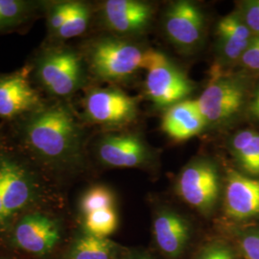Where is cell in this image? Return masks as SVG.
I'll return each mask as SVG.
<instances>
[{
  "instance_id": "cell-1",
  "label": "cell",
  "mask_w": 259,
  "mask_h": 259,
  "mask_svg": "<svg viewBox=\"0 0 259 259\" xmlns=\"http://www.w3.org/2000/svg\"><path fill=\"white\" fill-rule=\"evenodd\" d=\"M27 148L46 164L62 167L77 159L81 132L71 111L61 103L30 114L22 129Z\"/></svg>"
},
{
  "instance_id": "cell-2",
  "label": "cell",
  "mask_w": 259,
  "mask_h": 259,
  "mask_svg": "<svg viewBox=\"0 0 259 259\" xmlns=\"http://www.w3.org/2000/svg\"><path fill=\"white\" fill-rule=\"evenodd\" d=\"M142 68L146 75V93L158 108L168 109L186 100L193 84L186 75L163 53L150 49L144 52Z\"/></svg>"
},
{
  "instance_id": "cell-3",
  "label": "cell",
  "mask_w": 259,
  "mask_h": 259,
  "mask_svg": "<svg viewBox=\"0 0 259 259\" xmlns=\"http://www.w3.org/2000/svg\"><path fill=\"white\" fill-rule=\"evenodd\" d=\"M144 52L118 37L96 40L89 50V63L93 74L107 82H119L131 77L142 66Z\"/></svg>"
},
{
  "instance_id": "cell-4",
  "label": "cell",
  "mask_w": 259,
  "mask_h": 259,
  "mask_svg": "<svg viewBox=\"0 0 259 259\" xmlns=\"http://www.w3.org/2000/svg\"><path fill=\"white\" fill-rule=\"evenodd\" d=\"M36 75L47 92L58 97L70 96L84 82L83 62L68 48L46 51L37 61Z\"/></svg>"
},
{
  "instance_id": "cell-5",
  "label": "cell",
  "mask_w": 259,
  "mask_h": 259,
  "mask_svg": "<svg viewBox=\"0 0 259 259\" xmlns=\"http://www.w3.org/2000/svg\"><path fill=\"white\" fill-rule=\"evenodd\" d=\"M176 189L186 204L204 215L211 214L220 194L217 165L206 158L192 160L181 171Z\"/></svg>"
},
{
  "instance_id": "cell-6",
  "label": "cell",
  "mask_w": 259,
  "mask_h": 259,
  "mask_svg": "<svg viewBox=\"0 0 259 259\" xmlns=\"http://www.w3.org/2000/svg\"><path fill=\"white\" fill-rule=\"evenodd\" d=\"M246 100V87L239 78L217 77L196 100L207 125H223L240 112Z\"/></svg>"
},
{
  "instance_id": "cell-7",
  "label": "cell",
  "mask_w": 259,
  "mask_h": 259,
  "mask_svg": "<svg viewBox=\"0 0 259 259\" xmlns=\"http://www.w3.org/2000/svg\"><path fill=\"white\" fill-rule=\"evenodd\" d=\"M163 28L174 46L183 50H193L201 46L204 38V15L192 2L176 1L165 10Z\"/></svg>"
},
{
  "instance_id": "cell-8",
  "label": "cell",
  "mask_w": 259,
  "mask_h": 259,
  "mask_svg": "<svg viewBox=\"0 0 259 259\" xmlns=\"http://www.w3.org/2000/svg\"><path fill=\"white\" fill-rule=\"evenodd\" d=\"M85 115L93 123L117 126L134 120L138 109L136 100L113 88L98 89L85 99Z\"/></svg>"
},
{
  "instance_id": "cell-9",
  "label": "cell",
  "mask_w": 259,
  "mask_h": 259,
  "mask_svg": "<svg viewBox=\"0 0 259 259\" xmlns=\"http://www.w3.org/2000/svg\"><path fill=\"white\" fill-rule=\"evenodd\" d=\"M28 75L29 70L22 68L12 74L0 76V118L11 120L29 116L44 107Z\"/></svg>"
},
{
  "instance_id": "cell-10",
  "label": "cell",
  "mask_w": 259,
  "mask_h": 259,
  "mask_svg": "<svg viewBox=\"0 0 259 259\" xmlns=\"http://www.w3.org/2000/svg\"><path fill=\"white\" fill-rule=\"evenodd\" d=\"M3 165V224L34 201L37 186L25 167L14 157L1 154Z\"/></svg>"
},
{
  "instance_id": "cell-11",
  "label": "cell",
  "mask_w": 259,
  "mask_h": 259,
  "mask_svg": "<svg viewBox=\"0 0 259 259\" xmlns=\"http://www.w3.org/2000/svg\"><path fill=\"white\" fill-rule=\"evenodd\" d=\"M60 238L59 224L42 213H31L22 217L13 234L14 243L18 248L36 255L50 252Z\"/></svg>"
},
{
  "instance_id": "cell-12",
  "label": "cell",
  "mask_w": 259,
  "mask_h": 259,
  "mask_svg": "<svg viewBox=\"0 0 259 259\" xmlns=\"http://www.w3.org/2000/svg\"><path fill=\"white\" fill-rule=\"evenodd\" d=\"M225 208L229 217L238 221L259 216V179L230 170L227 176Z\"/></svg>"
},
{
  "instance_id": "cell-13",
  "label": "cell",
  "mask_w": 259,
  "mask_h": 259,
  "mask_svg": "<svg viewBox=\"0 0 259 259\" xmlns=\"http://www.w3.org/2000/svg\"><path fill=\"white\" fill-rule=\"evenodd\" d=\"M97 154L103 164L114 168L141 166L149 158L145 143L134 135L104 138L98 144Z\"/></svg>"
},
{
  "instance_id": "cell-14",
  "label": "cell",
  "mask_w": 259,
  "mask_h": 259,
  "mask_svg": "<svg viewBox=\"0 0 259 259\" xmlns=\"http://www.w3.org/2000/svg\"><path fill=\"white\" fill-rule=\"evenodd\" d=\"M152 14L153 10L148 3L137 0H108L103 8L107 26L119 34L143 31L148 26Z\"/></svg>"
},
{
  "instance_id": "cell-15",
  "label": "cell",
  "mask_w": 259,
  "mask_h": 259,
  "mask_svg": "<svg viewBox=\"0 0 259 259\" xmlns=\"http://www.w3.org/2000/svg\"><path fill=\"white\" fill-rule=\"evenodd\" d=\"M153 233L158 249L171 259L179 258L190 240L189 223L179 213L161 210L153 222Z\"/></svg>"
},
{
  "instance_id": "cell-16",
  "label": "cell",
  "mask_w": 259,
  "mask_h": 259,
  "mask_svg": "<svg viewBox=\"0 0 259 259\" xmlns=\"http://www.w3.org/2000/svg\"><path fill=\"white\" fill-rule=\"evenodd\" d=\"M207 125L196 100H184L168 108L161 129L171 139L183 141L200 134Z\"/></svg>"
},
{
  "instance_id": "cell-17",
  "label": "cell",
  "mask_w": 259,
  "mask_h": 259,
  "mask_svg": "<svg viewBox=\"0 0 259 259\" xmlns=\"http://www.w3.org/2000/svg\"><path fill=\"white\" fill-rule=\"evenodd\" d=\"M252 37L253 34L240 13H232L224 17L217 25L218 51L225 62L240 60Z\"/></svg>"
},
{
  "instance_id": "cell-18",
  "label": "cell",
  "mask_w": 259,
  "mask_h": 259,
  "mask_svg": "<svg viewBox=\"0 0 259 259\" xmlns=\"http://www.w3.org/2000/svg\"><path fill=\"white\" fill-rule=\"evenodd\" d=\"M123 254L115 242L83 232L72 242L66 259H119Z\"/></svg>"
},
{
  "instance_id": "cell-19",
  "label": "cell",
  "mask_w": 259,
  "mask_h": 259,
  "mask_svg": "<svg viewBox=\"0 0 259 259\" xmlns=\"http://www.w3.org/2000/svg\"><path fill=\"white\" fill-rule=\"evenodd\" d=\"M232 155L239 166L252 176H259V133L243 130L231 141Z\"/></svg>"
},
{
  "instance_id": "cell-20",
  "label": "cell",
  "mask_w": 259,
  "mask_h": 259,
  "mask_svg": "<svg viewBox=\"0 0 259 259\" xmlns=\"http://www.w3.org/2000/svg\"><path fill=\"white\" fill-rule=\"evenodd\" d=\"M83 217L84 232L93 236L109 238L118 227V215L115 207L95 210Z\"/></svg>"
},
{
  "instance_id": "cell-21",
  "label": "cell",
  "mask_w": 259,
  "mask_h": 259,
  "mask_svg": "<svg viewBox=\"0 0 259 259\" xmlns=\"http://www.w3.org/2000/svg\"><path fill=\"white\" fill-rule=\"evenodd\" d=\"M32 4L21 0H0V33L17 27L30 17Z\"/></svg>"
},
{
  "instance_id": "cell-22",
  "label": "cell",
  "mask_w": 259,
  "mask_h": 259,
  "mask_svg": "<svg viewBox=\"0 0 259 259\" xmlns=\"http://www.w3.org/2000/svg\"><path fill=\"white\" fill-rule=\"evenodd\" d=\"M115 206V197L107 186L95 185L88 189L80 200V212L84 216L95 210L104 208H113Z\"/></svg>"
},
{
  "instance_id": "cell-23",
  "label": "cell",
  "mask_w": 259,
  "mask_h": 259,
  "mask_svg": "<svg viewBox=\"0 0 259 259\" xmlns=\"http://www.w3.org/2000/svg\"><path fill=\"white\" fill-rule=\"evenodd\" d=\"M90 17L91 11L89 6L83 2L74 1L69 18L55 36L62 39H67L82 35L88 28Z\"/></svg>"
},
{
  "instance_id": "cell-24",
  "label": "cell",
  "mask_w": 259,
  "mask_h": 259,
  "mask_svg": "<svg viewBox=\"0 0 259 259\" xmlns=\"http://www.w3.org/2000/svg\"><path fill=\"white\" fill-rule=\"evenodd\" d=\"M74 1H65L54 3L48 11L47 23L49 31L56 35L58 31L64 26L65 21L69 18L73 8Z\"/></svg>"
},
{
  "instance_id": "cell-25",
  "label": "cell",
  "mask_w": 259,
  "mask_h": 259,
  "mask_svg": "<svg viewBox=\"0 0 259 259\" xmlns=\"http://www.w3.org/2000/svg\"><path fill=\"white\" fill-rule=\"evenodd\" d=\"M194 259H235L232 249L223 242L214 241L205 245Z\"/></svg>"
},
{
  "instance_id": "cell-26",
  "label": "cell",
  "mask_w": 259,
  "mask_h": 259,
  "mask_svg": "<svg viewBox=\"0 0 259 259\" xmlns=\"http://www.w3.org/2000/svg\"><path fill=\"white\" fill-rule=\"evenodd\" d=\"M240 14L253 36H259V0L245 2Z\"/></svg>"
},
{
  "instance_id": "cell-27",
  "label": "cell",
  "mask_w": 259,
  "mask_h": 259,
  "mask_svg": "<svg viewBox=\"0 0 259 259\" xmlns=\"http://www.w3.org/2000/svg\"><path fill=\"white\" fill-rule=\"evenodd\" d=\"M240 61L246 68L259 71V36H253Z\"/></svg>"
},
{
  "instance_id": "cell-28",
  "label": "cell",
  "mask_w": 259,
  "mask_h": 259,
  "mask_svg": "<svg viewBox=\"0 0 259 259\" xmlns=\"http://www.w3.org/2000/svg\"><path fill=\"white\" fill-rule=\"evenodd\" d=\"M241 249L247 259H259V233L247 234L241 240Z\"/></svg>"
},
{
  "instance_id": "cell-29",
  "label": "cell",
  "mask_w": 259,
  "mask_h": 259,
  "mask_svg": "<svg viewBox=\"0 0 259 259\" xmlns=\"http://www.w3.org/2000/svg\"><path fill=\"white\" fill-rule=\"evenodd\" d=\"M249 112L253 119L259 121V84L250 99Z\"/></svg>"
},
{
  "instance_id": "cell-30",
  "label": "cell",
  "mask_w": 259,
  "mask_h": 259,
  "mask_svg": "<svg viewBox=\"0 0 259 259\" xmlns=\"http://www.w3.org/2000/svg\"><path fill=\"white\" fill-rule=\"evenodd\" d=\"M119 259H156L144 251H132L124 253Z\"/></svg>"
},
{
  "instance_id": "cell-31",
  "label": "cell",
  "mask_w": 259,
  "mask_h": 259,
  "mask_svg": "<svg viewBox=\"0 0 259 259\" xmlns=\"http://www.w3.org/2000/svg\"><path fill=\"white\" fill-rule=\"evenodd\" d=\"M3 165L2 157L0 155V225L3 224Z\"/></svg>"
}]
</instances>
